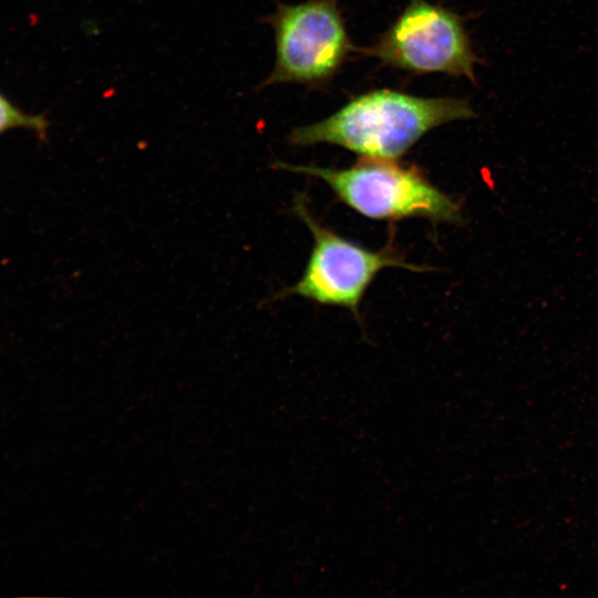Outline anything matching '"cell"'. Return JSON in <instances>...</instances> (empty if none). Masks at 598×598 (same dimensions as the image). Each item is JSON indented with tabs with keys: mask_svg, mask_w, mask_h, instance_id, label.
<instances>
[{
	"mask_svg": "<svg viewBox=\"0 0 598 598\" xmlns=\"http://www.w3.org/2000/svg\"><path fill=\"white\" fill-rule=\"evenodd\" d=\"M475 116L465 99L379 89L351 99L319 122L295 127L288 142L293 146L331 144L361 157L400 159L431 130Z\"/></svg>",
	"mask_w": 598,
	"mask_h": 598,
	"instance_id": "1",
	"label": "cell"
},
{
	"mask_svg": "<svg viewBox=\"0 0 598 598\" xmlns=\"http://www.w3.org/2000/svg\"><path fill=\"white\" fill-rule=\"evenodd\" d=\"M274 166L321 179L339 200L370 219L396 221L419 217L450 224L463 220L457 202L432 184L417 166L399 159L361 157L347 168L281 161Z\"/></svg>",
	"mask_w": 598,
	"mask_h": 598,
	"instance_id": "2",
	"label": "cell"
},
{
	"mask_svg": "<svg viewBox=\"0 0 598 598\" xmlns=\"http://www.w3.org/2000/svg\"><path fill=\"white\" fill-rule=\"evenodd\" d=\"M275 34L276 61L259 89L283 83L322 86L341 70L351 52L338 0L278 3L262 18Z\"/></svg>",
	"mask_w": 598,
	"mask_h": 598,
	"instance_id": "3",
	"label": "cell"
},
{
	"mask_svg": "<svg viewBox=\"0 0 598 598\" xmlns=\"http://www.w3.org/2000/svg\"><path fill=\"white\" fill-rule=\"evenodd\" d=\"M292 210L309 228L313 245L299 281L272 299L297 295L319 305L346 308L358 316L368 287L382 269L424 270L408 262L391 246L371 250L324 227L310 213L303 194H296Z\"/></svg>",
	"mask_w": 598,
	"mask_h": 598,
	"instance_id": "4",
	"label": "cell"
},
{
	"mask_svg": "<svg viewBox=\"0 0 598 598\" xmlns=\"http://www.w3.org/2000/svg\"><path fill=\"white\" fill-rule=\"evenodd\" d=\"M358 51L414 74L444 73L473 83L475 54L463 18L441 4L410 0L371 47Z\"/></svg>",
	"mask_w": 598,
	"mask_h": 598,
	"instance_id": "5",
	"label": "cell"
},
{
	"mask_svg": "<svg viewBox=\"0 0 598 598\" xmlns=\"http://www.w3.org/2000/svg\"><path fill=\"white\" fill-rule=\"evenodd\" d=\"M47 126L42 115L25 114L0 94V133L13 127H25L44 137Z\"/></svg>",
	"mask_w": 598,
	"mask_h": 598,
	"instance_id": "6",
	"label": "cell"
}]
</instances>
